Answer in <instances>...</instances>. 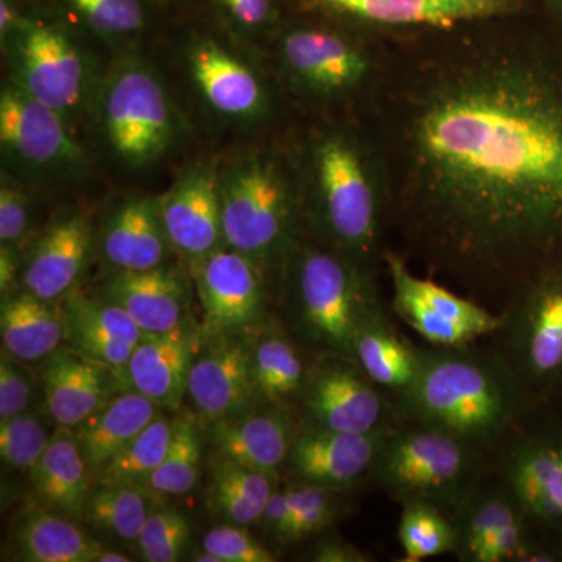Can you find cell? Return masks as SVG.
I'll list each match as a JSON object with an SVG mask.
<instances>
[{"label":"cell","instance_id":"21","mask_svg":"<svg viewBox=\"0 0 562 562\" xmlns=\"http://www.w3.org/2000/svg\"><path fill=\"white\" fill-rule=\"evenodd\" d=\"M347 20L387 29L453 31L508 16L514 0H306Z\"/></svg>","mask_w":562,"mask_h":562},{"label":"cell","instance_id":"39","mask_svg":"<svg viewBox=\"0 0 562 562\" xmlns=\"http://www.w3.org/2000/svg\"><path fill=\"white\" fill-rule=\"evenodd\" d=\"M402 506L397 538L403 561L420 562L454 553L457 528L452 517L427 503H406Z\"/></svg>","mask_w":562,"mask_h":562},{"label":"cell","instance_id":"51","mask_svg":"<svg viewBox=\"0 0 562 562\" xmlns=\"http://www.w3.org/2000/svg\"><path fill=\"white\" fill-rule=\"evenodd\" d=\"M132 558L127 553L117 552V550L109 549L103 546L101 552L98 553L95 562H131Z\"/></svg>","mask_w":562,"mask_h":562},{"label":"cell","instance_id":"38","mask_svg":"<svg viewBox=\"0 0 562 562\" xmlns=\"http://www.w3.org/2000/svg\"><path fill=\"white\" fill-rule=\"evenodd\" d=\"M172 435L173 419L161 412L99 473L94 484H131L149 491L151 476L165 461Z\"/></svg>","mask_w":562,"mask_h":562},{"label":"cell","instance_id":"8","mask_svg":"<svg viewBox=\"0 0 562 562\" xmlns=\"http://www.w3.org/2000/svg\"><path fill=\"white\" fill-rule=\"evenodd\" d=\"M382 262L392 286V312L432 347H464L494 336L505 314L462 297L435 280L416 276L395 250L384 249Z\"/></svg>","mask_w":562,"mask_h":562},{"label":"cell","instance_id":"49","mask_svg":"<svg viewBox=\"0 0 562 562\" xmlns=\"http://www.w3.org/2000/svg\"><path fill=\"white\" fill-rule=\"evenodd\" d=\"M288 520V494L286 486L277 487L273 491L271 501L266 505L265 513H262L260 525L262 530L268 532L273 541L279 542L281 532L284 530V525Z\"/></svg>","mask_w":562,"mask_h":562},{"label":"cell","instance_id":"23","mask_svg":"<svg viewBox=\"0 0 562 562\" xmlns=\"http://www.w3.org/2000/svg\"><path fill=\"white\" fill-rule=\"evenodd\" d=\"M0 140L14 157L36 168L69 165L80 157L63 114L20 85L3 88L0 95Z\"/></svg>","mask_w":562,"mask_h":562},{"label":"cell","instance_id":"11","mask_svg":"<svg viewBox=\"0 0 562 562\" xmlns=\"http://www.w3.org/2000/svg\"><path fill=\"white\" fill-rule=\"evenodd\" d=\"M454 557L464 562L550 561L531 539V525L497 476L486 473L452 517Z\"/></svg>","mask_w":562,"mask_h":562},{"label":"cell","instance_id":"47","mask_svg":"<svg viewBox=\"0 0 562 562\" xmlns=\"http://www.w3.org/2000/svg\"><path fill=\"white\" fill-rule=\"evenodd\" d=\"M222 13L239 27L258 31L276 16V0H214Z\"/></svg>","mask_w":562,"mask_h":562},{"label":"cell","instance_id":"19","mask_svg":"<svg viewBox=\"0 0 562 562\" xmlns=\"http://www.w3.org/2000/svg\"><path fill=\"white\" fill-rule=\"evenodd\" d=\"M166 238L173 254L194 268L225 246L222 232L220 177L209 168H195L158 199Z\"/></svg>","mask_w":562,"mask_h":562},{"label":"cell","instance_id":"31","mask_svg":"<svg viewBox=\"0 0 562 562\" xmlns=\"http://www.w3.org/2000/svg\"><path fill=\"white\" fill-rule=\"evenodd\" d=\"M33 495L44 508L81 524L85 503L94 486L72 428L57 427L46 452L29 473Z\"/></svg>","mask_w":562,"mask_h":562},{"label":"cell","instance_id":"2","mask_svg":"<svg viewBox=\"0 0 562 562\" xmlns=\"http://www.w3.org/2000/svg\"><path fill=\"white\" fill-rule=\"evenodd\" d=\"M530 395L497 350L422 347L419 373L394 403L398 419L419 422L494 452L525 419Z\"/></svg>","mask_w":562,"mask_h":562},{"label":"cell","instance_id":"18","mask_svg":"<svg viewBox=\"0 0 562 562\" xmlns=\"http://www.w3.org/2000/svg\"><path fill=\"white\" fill-rule=\"evenodd\" d=\"M41 362L44 408L57 427H77L114 395L132 390L124 373L69 346Z\"/></svg>","mask_w":562,"mask_h":562},{"label":"cell","instance_id":"41","mask_svg":"<svg viewBox=\"0 0 562 562\" xmlns=\"http://www.w3.org/2000/svg\"><path fill=\"white\" fill-rule=\"evenodd\" d=\"M191 539V522L183 513L157 506L151 508L133 549L140 561L176 562L190 552Z\"/></svg>","mask_w":562,"mask_h":562},{"label":"cell","instance_id":"20","mask_svg":"<svg viewBox=\"0 0 562 562\" xmlns=\"http://www.w3.org/2000/svg\"><path fill=\"white\" fill-rule=\"evenodd\" d=\"M299 427L301 420L291 405H261L203 430L214 461H231L281 476Z\"/></svg>","mask_w":562,"mask_h":562},{"label":"cell","instance_id":"16","mask_svg":"<svg viewBox=\"0 0 562 562\" xmlns=\"http://www.w3.org/2000/svg\"><path fill=\"white\" fill-rule=\"evenodd\" d=\"M13 35L22 90L58 113L76 109L87 72L72 40L57 25L29 20Z\"/></svg>","mask_w":562,"mask_h":562},{"label":"cell","instance_id":"32","mask_svg":"<svg viewBox=\"0 0 562 562\" xmlns=\"http://www.w3.org/2000/svg\"><path fill=\"white\" fill-rule=\"evenodd\" d=\"M162 408L135 390L114 395L102 408L74 427L92 479L139 435Z\"/></svg>","mask_w":562,"mask_h":562},{"label":"cell","instance_id":"36","mask_svg":"<svg viewBox=\"0 0 562 562\" xmlns=\"http://www.w3.org/2000/svg\"><path fill=\"white\" fill-rule=\"evenodd\" d=\"M154 501L143 487L95 483L85 503L81 524L99 538L135 547Z\"/></svg>","mask_w":562,"mask_h":562},{"label":"cell","instance_id":"14","mask_svg":"<svg viewBox=\"0 0 562 562\" xmlns=\"http://www.w3.org/2000/svg\"><path fill=\"white\" fill-rule=\"evenodd\" d=\"M255 336L257 331L203 336L187 390L202 427L235 419L262 405L251 373Z\"/></svg>","mask_w":562,"mask_h":562},{"label":"cell","instance_id":"48","mask_svg":"<svg viewBox=\"0 0 562 562\" xmlns=\"http://www.w3.org/2000/svg\"><path fill=\"white\" fill-rule=\"evenodd\" d=\"M310 560L317 562H369L372 557L355 547L353 543L344 541L338 536H322L314 543Z\"/></svg>","mask_w":562,"mask_h":562},{"label":"cell","instance_id":"28","mask_svg":"<svg viewBox=\"0 0 562 562\" xmlns=\"http://www.w3.org/2000/svg\"><path fill=\"white\" fill-rule=\"evenodd\" d=\"M353 360L392 403L408 392L419 373L422 347L398 331L384 301L369 310L353 339Z\"/></svg>","mask_w":562,"mask_h":562},{"label":"cell","instance_id":"24","mask_svg":"<svg viewBox=\"0 0 562 562\" xmlns=\"http://www.w3.org/2000/svg\"><path fill=\"white\" fill-rule=\"evenodd\" d=\"M98 295L121 306L143 333H168L190 322V283L169 266L150 271H113Z\"/></svg>","mask_w":562,"mask_h":562},{"label":"cell","instance_id":"12","mask_svg":"<svg viewBox=\"0 0 562 562\" xmlns=\"http://www.w3.org/2000/svg\"><path fill=\"white\" fill-rule=\"evenodd\" d=\"M205 338L254 333L268 324L265 269L224 246L192 268Z\"/></svg>","mask_w":562,"mask_h":562},{"label":"cell","instance_id":"43","mask_svg":"<svg viewBox=\"0 0 562 562\" xmlns=\"http://www.w3.org/2000/svg\"><path fill=\"white\" fill-rule=\"evenodd\" d=\"M87 27L109 38L135 35L146 27L143 0H60Z\"/></svg>","mask_w":562,"mask_h":562},{"label":"cell","instance_id":"26","mask_svg":"<svg viewBox=\"0 0 562 562\" xmlns=\"http://www.w3.org/2000/svg\"><path fill=\"white\" fill-rule=\"evenodd\" d=\"M66 346L125 373L136 344L143 338L135 321L121 306L99 295L70 292L61 301Z\"/></svg>","mask_w":562,"mask_h":562},{"label":"cell","instance_id":"29","mask_svg":"<svg viewBox=\"0 0 562 562\" xmlns=\"http://www.w3.org/2000/svg\"><path fill=\"white\" fill-rule=\"evenodd\" d=\"M101 249L113 271L166 266L173 251L162 228L158 199L128 198L114 206L103 224Z\"/></svg>","mask_w":562,"mask_h":562},{"label":"cell","instance_id":"34","mask_svg":"<svg viewBox=\"0 0 562 562\" xmlns=\"http://www.w3.org/2000/svg\"><path fill=\"white\" fill-rule=\"evenodd\" d=\"M310 369L303 347L283 325H262L251 351V373L262 405H294Z\"/></svg>","mask_w":562,"mask_h":562},{"label":"cell","instance_id":"30","mask_svg":"<svg viewBox=\"0 0 562 562\" xmlns=\"http://www.w3.org/2000/svg\"><path fill=\"white\" fill-rule=\"evenodd\" d=\"M81 524L50 512L35 498L11 520L10 560L21 562H95L103 543Z\"/></svg>","mask_w":562,"mask_h":562},{"label":"cell","instance_id":"15","mask_svg":"<svg viewBox=\"0 0 562 562\" xmlns=\"http://www.w3.org/2000/svg\"><path fill=\"white\" fill-rule=\"evenodd\" d=\"M392 427V425H391ZM391 427L371 432L299 427L284 471L291 482L344 492L371 482Z\"/></svg>","mask_w":562,"mask_h":562},{"label":"cell","instance_id":"37","mask_svg":"<svg viewBox=\"0 0 562 562\" xmlns=\"http://www.w3.org/2000/svg\"><path fill=\"white\" fill-rule=\"evenodd\" d=\"M205 441V430L198 417H173L171 446L147 487L154 497H183L195 490L201 480Z\"/></svg>","mask_w":562,"mask_h":562},{"label":"cell","instance_id":"7","mask_svg":"<svg viewBox=\"0 0 562 562\" xmlns=\"http://www.w3.org/2000/svg\"><path fill=\"white\" fill-rule=\"evenodd\" d=\"M503 314L495 350L530 398L536 390L562 382V268L532 276Z\"/></svg>","mask_w":562,"mask_h":562},{"label":"cell","instance_id":"10","mask_svg":"<svg viewBox=\"0 0 562 562\" xmlns=\"http://www.w3.org/2000/svg\"><path fill=\"white\" fill-rule=\"evenodd\" d=\"M294 405L303 427L371 432L398 422L394 403L353 358L317 357Z\"/></svg>","mask_w":562,"mask_h":562},{"label":"cell","instance_id":"17","mask_svg":"<svg viewBox=\"0 0 562 562\" xmlns=\"http://www.w3.org/2000/svg\"><path fill=\"white\" fill-rule=\"evenodd\" d=\"M281 60L291 79L321 98L357 91L371 77V55L357 43L324 29H292L284 33Z\"/></svg>","mask_w":562,"mask_h":562},{"label":"cell","instance_id":"5","mask_svg":"<svg viewBox=\"0 0 562 562\" xmlns=\"http://www.w3.org/2000/svg\"><path fill=\"white\" fill-rule=\"evenodd\" d=\"M225 246L265 272L290 260L303 236L301 191L268 154H250L220 177Z\"/></svg>","mask_w":562,"mask_h":562},{"label":"cell","instance_id":"42","mask_svg":"<svg viewBox=\"0 0 562 562\" xmlns=\"http://www.w3.org/2000/svg\"><path fill=\"white\" fill-rule=\"evenodd\" d=\"M54 431L38 413L27 412L0 422V460L3 468L29 475L46 452Z\"/></svg>","mask_w":562,"mask_h":562},{"label":"cell","instance_id":"50","mask_svg":"<svg viewBox=\"0 0 562 562\" xmlns=\"http://www.w3.org/2000/svg\"><path fill=\"white\" fill-rule=\"evenodd\" d=\"M18 250H20V247L9 246V244L0 246V292H2V299L16 292L18 279H20V272H22Z\"/></svg>","mask_w":562,"mask_h":562},{"label":"cell","instance_id":"33","mask_svg":"<svg viewBox=\"0 0 562 562\" xmlns=\"http://www.w3.org/2000/svg\"><path fill=\"white\" fill-rule=\"evenodd\" d=\"M0 338L2 349L16 360H46L66 341L61 302H46L24 290L2 299Z\"/></svg>","mask_w":562,"mask_h":562},{"label":"cell","instance_id":"4","mask_svg":"<svg viewBox=\"0 0 562 562\" xmlns=\"http://www.w3.org/2000/svg\"><path fill=\"white\" fill-rule=\"evenodd\" d=\"M284 330L316 357L353 358L358 325L383 301L375 272L305 238L281 271Z\"/></svg>","mask_w":562,"mask_h":562},{"label":"cell","instance_id":"9","mask_svg":"<svg viewBox=\"0 0 562 562\" xmlns=\"http://www.w3.org/2000/svg\"><path fill=\"white\" fill-rule=\"evenodd\" d=\"M103 136L114 157L128 166L158 160L171 146L176 122L160 80L149 69L114 70L101 98Z\"/></svg>","mask_w":562,"mask_h":562},{"label":"cell","instance_id":"52","mask_svg":"<svg viewBox=\"0 0 562 562\" xmlns=\"http://www.w3.org/2000/svg\"><path fill=\"white\" fill-rule=\"evenodd\" d=\"M553 2L560 3V5H562V0H553Z\"/></svg>","mask_w":562,"mask_h":562},{"label":"cell","instance_id":"22","mask_svg":"<svg viewBox=\"0 0 562 562\" xmlns=\"http://www.w3.org/2000/svg\"><path fill=\"white\" fill-rule=\"evenodd\" d=\"M94 249V231L83 213L52 222L22 262V290L46 302H61L87 271Z\"/></svg>","mask_w":562,"mask_h":562},{"label":"cell","instance_id":"35","mask_svg":"<svg viewBox=\"0 0 562 562\" xmlns=\"http://www.w3.org/2000/svg\"><path fill=\"white\" fill-rule=\"evenodd\" d=\"M281 476L244 468L231 461H214L209 508L224 524L250 527L260 524L266 505L280 486Z\"/></svg>","mask_w":562,"mask_h":562},{"label":"cell","instance_id":"13","mask_svg":"<svg viewBox=\"0 0 562 562\" xmlns=\"http://www.w3.org/2000/svg\"><path fill=\"white\" fill-rule=\"evenodd\" d=\"M494 473L531 528L562 535V431L532 432L519 425L502 441Z\"/></svg>","mask_w":562,"mask_h":562},{"label":"cell","instance_id":"44","mask_svg":"<svg viewBox=\"0 0 562 562\" xmlns=\"http://www.w3.org/2000/svg\"><path fill=\"white\" fill-rule=\"evenodd\" d=\"M246 528L222 522L203 536L202 549L216 554L222 562L277 561L276 554L255 539Z\"/></svg>","mask_w":562,"mask_h":562},{"label":"cell","instance_id":"3","mask_svg":"<svg viewBox=\"0 0 562 562\" xmlns=\"http://www.w3.org/2000/svg\"><path fill=\"white\" fill-rule=\"evenodd\" d=\"M308 179L303 227L312 228L316 243L375 272L390 210L383 161L353 133L327 131L310 146Z\"/></svg>","mask_w":562,"mask_h":562},{"label":"cell","instance_id":"45","mask_svg":"<svg viewBox=\"0 0 562 562\" xmlns=\"http://www.w3.org/2000/svg\"><path fill=\"white\" fill-rule=\"evenodd\" d=\"M27 362L16 360L2 349L0 355V422L31 412L35 395V379L25 368Z\"/></svg>","mask_w":562,"mask_h":562},{"label":"cell","instance_id":"27","mask_svg":"<svg viewBox=\"0 0 562 562\" xmlns=\"http://www.w3.org/2000/svg\"><path fill=\"white\" fill-rule=\"evenodd\" d=\"M188 68L195 88L211 109L232 120H251L266 106L257 74L213 40L194 43Z\"/></svg>","mask_w":562,"mask_h":562},{"label":"cell","instance_id":"40","mask_svg":"<svg viewBox=\"0 0 562 562\" xmlns=\"http://www.w3.org/2000/svg\"><path fill=\"white\" fill-rule=\"evenodd\" d=\"M338 492L314 484H286L288 520L277 543L284 549L327 531L341 512Z\"/></svg>","mask_w":562,"mask_h":562},{"label":"cell","instance_id":"25","mask_svg":"<svg viewBox=\"0 0 562 562\" xmlns=\"http://www.w3.org/2000/svg\"><path fill=\"white\" fill-rule=\"evenodd\" d=\"M202 342L201 328L191 322L168 333H144L125 368L132 390L162 409L179 408L187 397L192 361Z\"/></svg>","mask_w":562,"mask_h":562},{"label":"cell","instance_id":"6","mask_svg":"<svg viewBox=\"0 0 562 562\" xmlns=\"http://www.w3.org/2000/svg\"><path fill=\"white\" fill-rule=\"evenodd\" d=\"M486 457L450 432L398 420L384 439L371 482L401 505L427 503L453 517L486 473Z\"/></svg>","mask_w":562,"mask_h":562},{"label":"cell","instance_id":"53","mask_svg":"<svg viewBox=\"0 0 562 562\" xmlns=\"http://www.w3.org/2000/svg\"><path fill=\"white\" fill-rule=\"evenodd\" d=\"M160 2H169V0H160Z\"/></svg>","mask_w":562,"mask_h":562},{"label":"cell","instance_id":"46","mask_svg":"<svg viewBox=\"0 0 562 562\" xmlns=\"http://www.w3.org/2000/svg\"><path fill=\"white\" fill-rule=\"evenodd\" d=\"M31 224V206L24 192L10 184L0 190V243L20 247Z\"/></svg>","mask_w":562,"mask_h":562},{"label":"cell","instance_id":"1","mask_svg":"<svg viewBox=\"0 0 562 562\" xmlns=\"http://www.w3.org/2000/svg\"><path fill=\"white\" fill-rule=\"evenodd\" d=\"M382 161L387 216L468 286L512 299L562 244V80L531 52L425 58L392 101Z\"/></svg>","mask_w":562,"mask_h":562}]
</instances>
